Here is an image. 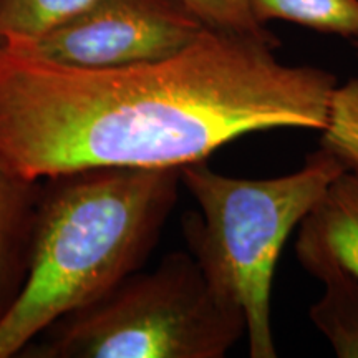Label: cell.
Instances as JSON below:
<instances>
[{
	"label": "cell",
	"mask_w": 358,
	"mask_h": 358,
	"mask_svg": "<svg viewBox=\"0 0 358 358\" xmlns=\"http://www.w3.org/2000/svg\"><path fill=\"white\" fill-rule=\"evenodd\" d=\"M40 196V181L0 159V320L25 284Z\"/></svg>",
	"instance_id": "cell-7"
},
{
	"label": "cell",
	"mask_w": 358,
	"mask_h": 358,
	"mask_svg": "<svg viewBox=\"0 0 358 358\" xmlns=\"http://www.w3.org/2000/svg\"><path fill=\"white\" fill-rule=\"evenodd\" d=\"M98 0H0V38L3 47L52 32Z\"/></svg>",
	"instance_id": "cell-10"
},
{
	"label": "cell",
	"mask_w": 358,
	"mask_h": 358,
	"mask_svg": "<svg viewBox=\"0 0 358 358\" xmlns=\"http://www.w3.org/2000/svg\"><path fill=\"white\" fill-rule=\"evenodd\" d=\"M209 29L221 32L256 35H272L266 27L257 24L249 8L248 0H182Z\"/></svg>",
	"instance_id": "cell-12"
},
{
	"label": "cell",
	"mask_w": 358,
	"mask_h": 358,
	"mask_svg": "<svg viewBox=\"0 0 358 358\" xmlns=\"http://www.w3.org/2000/svg\"><path fill=\"white\" fill-rule=\"evenodd\" d=\"M279 40L206 29L176 55L82 69L0 53V159L42 181L181 168L245 133L324 129L337 78L277 60Z\"/></svg>",
	"instance_id": "cell-1"
},
{
	"label": "cell",
	"mask_w": 358,
	"mask_h": 358,
	"mask_svg": "<svg viewBox=\"0 0 358 358\" xmlns=\"http://www.w3.org/2000/svg\"><path fill=\"white\" fill-rule=\"evenodd\" d=\"M301 264L330 261L358 277V168H347L301 222Z\"/></svg>",
	"instance_id": "cell-6"
},
{
	"label": "cell",
	"mask_w": 358,
	"mask_h": 358,
	"mask_svg": "<svg viewBox=\"0 0 358 358\" xmlns=\"http://www.w3.org/2000/svg\"><path fill=\"white\" fill-rule=\"evenodd\" d=\"M347 166L320 146L292 174L243 179L213 171L206 159L179 168L201 214L182 217L189 252L219 299L244 312L249 355L277 357L271 289L277 261L295 226Z\"/></svg>",
	"instance_id": "cell-3"
},
{
	"label": "cell",
	"mask_w": 358,
	"mask_h": 358,
	"mask_svg": "<svg viewBox=\"0 0 358 358\" xmlns=\"http://www.w3.org/2000/svg\"><path fill=\"white\" fill-rule=\"evenodd\" d=\"M248 332L241 308L219 299L192 254L171 252L90 306L48 327L34 358H221Z\"/></svg>",
	"instance_id": "cell-4"
},
{
	"label": "cell",
	"mask_w": 358,
	"mask_h": 358,
	"mask_svg": "<svg viewBox=\"0 0 358 358\" xmlns=\"http://www.w3.org/2000/svg\"><path fill=\"white\" fill-rule=\"evenodd\" d=\"M206 29L182 0H98L52 32L3 50L58 65L115 69L176 55Z\"/></svg>",
	"instance_id": "cell-5"
},
{
	"label": "cell",
	"mask_w": 358,
	"mask_h": 358,
	"mask_svg": "<svg viewBox=\"0 0 358 358\" xmlns=\"http://www.w3.org/2000/svg\"><path fill=\"white\" fill-rule=\"evenodd\" d=\"M325 284V294L310 308V319L340 358H358V277L330 261L303 264Z\"/></svg>",
	"instance_id": "cell-8"
},
{
	"label": "cell",
	"mask_w": 358,
	"mask_h": 358,
	"mask_svg": "<svg viewBox=\"0 0 358 358\" xmlns=\"http://www.w3.org/2000/svg\"><path fill=\"white\" fill-rule=\"evenodd\" d=\"M181 171L96 168L48 178L29 272L0 320V358L20 352L66 313L140 271L178 201Z\"/></svg>",
	"instance_id": "cell-2"
},
{
	"label": "cell",
	"mask_w": 358,
	"mask_h": 358,
	"mask_svg": "<svg viewBox=\"0 0 358 358\" xmlns=\"http://www.w3.org/2000/svg\"><path fill=\"white\" fill-rule=\"evenodd\" d=\"M352 42H353V45H355V47H357V50H358V37H357V38H353Z\"/></svg>",
	"instance_id": "cell-13"
},
{
	"label": "cell",
	"mask_w": 358,
	"mask_h": 358,
	"mask_svg": "<svg viewBox=\"0 0 358 358\" xmlns=\"http://www.w3.org/2000/svg\"><path fill=\"white\" fill-rule=\"evenodd\" d=\"M320 146L347 168H358V78L335 87Z\"/></svg>",
	"instance_id": "cell-11"
},
{
	"label": "cell",
	"mask_w": 358,
	"mask_h": 358,
	"mask_svg": "<svg viewBox=\"0 0 358 358\" xmlns=\"http://www.w3.org/2000/svg\"><path fill=\"white\" fill-rule=\"evenodd\" d=\"M257 24H297L322 34L358 37V0H248Z\"/></svg>",
	"instance_id": "cell-9"
},
{
	"label": "cell",
	"mask_w": 358,
	"mask_h": 358,
	"mask_svg": "<svg viewBox=\"0 0 358 358\" xmlns=\"http://www.w3.org/2000/svg\"><path fill=\"white\" fill-rule=\"evenodd\" d=\"M3 52V43H2V38H0V53Z\"/></svg>",
	"instance_id": "cell-14"
}]
</instances>
